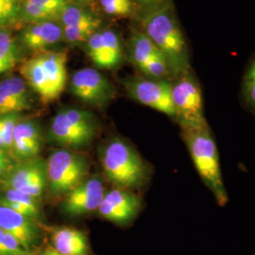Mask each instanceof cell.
Segmentation results:
<instances>
[{
  "label": "cell",
  "instance_id": "obj_24",
  "mask_svg": "<svg viewBox=\"0 0 255 255\" xmlns=\"http://www.w3.org/2000/svg\"><path fill=\"white\" fill-rule=\"evenodd\" d=\"M0 255H32L15 237L0 228Z\"/></svg>",
  "mask_w": 255,
  "mask_h": 255
},
{
  "label": "cell",
  "instance_id": "obj_2",
  "mask_svg": "<svg viewBox=\"0 0 255 255\" xmlns=\"http://www.w3.org/2000/svg\"><path fill=\"white\" fill-rule=\"evenodd\" d=\"M182 135L202 182L219 206H225L228 202V194L222 179L218 146L209 125L184 129Z\"/></svg>",
  "mask_w": 255,
  "mask_h": 255
},
{
  "label": "cell",
  "instance_id": "obj_17",
  "mask_svg": "<svg viewBox=\"0 0 255 255\" xmlns=\"http://www.w3.org/2000/svg\"><path fill=\"white\" fill-rule=\"evenodd\" d=\"M20 38L22 44L28 49L42 51L64 38L63 28L55 20L31 23L23 29Z\"/></svg>",
  "mask_w": 255,
  "mask_h": 255
},
{
  "label": "cell",
  "instance_id": "obj_29",
  "mask_svg": "<svg viewBox=\"0 0 255 255\" xmlns=\"http://www.w3.org/2000/svg\"><path fill=\"white\" fill-rule=\"evenodd\" d=\"M11 164L8 155L4 150H0V178H4L9 169L11 168Z\"/></svg>",
  "mask_w": 255,
  "mask_h": 255
},
{
  "label": "cell",
  "instance_id": "obj_8",
  "mask_svg": "<svg viewBox=\"0 0 255 255\" xmlns=\"http://www.w3.org/2000/svg\"><path fill=\"white\" fill-rule=\"evenodd\" d=\"M124 85L134 101L175 119L172 86L166 79L132 78L124 82Z\"/></svg>",
  "mask_w": 255,
  "mask_h": 255
},
{
  "label": "cell",
  "instance_id": "obj_11",
  "mask_svg": "<svg viewBox=\"0 0 255 255\" xmlns=\"http://www.w3.org/2000/svg\"><path fill=\"white\" fill-rule=\"evenodd\" d=\"M58 22L63 28V39L71 45L86 42L101 26V19L79 5L69 3L61 11Z\"/></svg>",
  "mask_w": 255,
  "mask_h": 255
},
{
  "label": "cell",
  "instance_id": "obj_7",
  "mask_svg": "<svg viewBox=\"0 0 255 255\" xmlns=\"http://www.w3.org/2000/svg\"><path fill=\"white\" fill-rule=\"evenodd\" d=\"M88 162L82 155L66 149L56 150L46 162V176L50 191L69 193L85 181Z\"/></svg>",
  "mask_w": 255,
  "mask_h": 255
},
{
  "label": "cell",
  "instance_id": "obj_1",
  "mask_svg": "<svg viewBox=\"0 0 255 255\" xmlns=\"http://www.w3.org/2000/svg\"><path fill=\"white\" fill-rule=\"evenodd\" d=\"M140 22L142 31L164 55L171 76L191 70L188 46L170 0L144 7Z\"/></svg>",
  "mask_w": 255,
  "mask_h": 255
},
{
  "label": "cell",
  "instance_id": "obj_20",
  "mask_svg": "<svg viewBox=\"0 0 255 255\" xmlns=\"http://www.w3.org/2000/svg\"><path fill=\"white\" fill-rule=\"evenodd\" d=\"M128 55L132 64L142 71L155 58L163 55L143 31H135L128 44Z\"/></svg>",
  "mask_w": 255,
  "mask_h": 255
},
{
  "label": "cell",
  "instance_id": "obj_16",
  "mask_svg": "<svg viewBox=\"0 0 255 255\" xmlns=\"http://www.w3.org/2000/svg\"><path fill=\"white\" fill-rule=\"evenodd\" d=\"M42 147V132L34 120H19L13 132L11 151L20 161L37 157Z\"/></svg>",
  "mask_w": 255,
  "mask_h": 255
},
{
  "label": "cell",
  "instance_id": "obj_23",
  "mask_svg": "<svg viewBox=\"0 0 255 255\" xmlns=\"http://www.w3.org/2000/svg\"><path fill=\"white\" fill-rule=\"evenodd\" d=\"M242 97L248 108L255 112V59L249 65L244 76Z\"/></svg>",
  "mask_w": 255,
  "mask_h": 255
},
{
  "label": "cell",
  "instance_id": "obj_19",
  "mask_svg": "<svg viewBox=\"0 0 255 255\" xmlns=\"http://www.w3.org/2000/svg\"><path fill=\"white\" fill-rule=\"evenodd\" d=\"M54 249L62 255H89V247L85 235L73 228L55 229L52 234Z\"/></svg>",
  "mask_w": 255,
  "mask_h": 255
},
{
  "label": "cell",
  "instance_id": "obj_15",
  "mask_svg": "<svg viewBox=\"0 0 255 255\" xmlns=\"http://www.w3.org/2000/svg\"><path fill=\"white\" fill-rule=\"evenodd\" d=\"M0 228L15 237L19 243L31 252L40 237L33 219L27 218L0 203Z\"/></svg>",
  "mask_w": 255,
  "mask_h": 255
},
{
  "label": "cell",
  "instance_id": "obj_31",
  "mask_svg": "<svg viewBox=\"0 0 255 255\" xmlns=\"http://www.w3.org/2000/svg\"><path fill=\"white\" fill-rule=\"evenodd\" d=\"M41 255H62L59 254L55 249H47Z\"/></svg>",
  "mask_w": 255,
  "mask_h": 255
},
{
  "label": "cell",
  "instance_id": "obj_13",
  "mask_svg": "<svg viewBox=\"0 0 255 255\" xmlns=\"http://www.w3.org/2000/svg\"><path fill=\"white\" fill-rule=\"evenodd\" d=\"M105 194L101 180L89 179L67 193L62 207L65 214L72 217L87 215L99 209Z\"/></svg>",
  "mask_w": 255,
  "mask_h": 255
},
{
  "label": "cell",
  "instance_id": "obj_22",
  "mask_svg": "<svg viewBox=\"0 0 255 255\" xmlns=\"http://www.w3.org/2000/svg\"><path fill=\"white\" fill-rule=\"evenodd\" d=\"M21 59V52L14 38L0 28V76L12 69Z\"/></svg>",
  "mask_w": 255,
  "mask_h": 255
},
{
  "label": "cell",
  "instance_id": "obj_27",
  "mask_svg": "<svg viewBox=\"0 0 255 255\" xmlns=\"http://www.w3.org/2000/svg\"><path fill=\"white\" fill-rule=\"evenodd\" d=\"M20 4L17 0H0V27L13 23L19 16Z\"/></svg>",
  "mask_w": 255,
  "mask_h": 255
},
{
  "label": "cell",
  "instance_id": "obj_25",
  "mask_svg": "<svg viewBox=\"0 0 255 255\" xmlns=\"http://www.w3.org/2000/svg\"><path fill=\"white\" fill-rule=\"evenodd\" d=\"M18 121V114H10L0 117V136L4 142L5 150H11L13 132Z\"/></svg>",
  "mask_w": 255,
  "mask_h": 255
},
{
  "label": "cell",
  "instance_id": "obj_6",
  "mask_svg": "<svg viewBox=\"0 0 255 255\" xmlns=\"http://www.w3.org/2000/svg\"><path fill=\"white\" fill-rule=\"evenodd\" d=\"M96 121L90 112L68 108L56 114L50 125V138L61 146H88L96 134Z\"/></svg>",
  "mask_w": 255,
  "mask_h": 255
},
{
  "label": "cell",
  "instance_id": "obj_28",
  "mask_svg": "<svg viewBox=\"0 0 255 255\" xmlns=\"http://www.w3.org/2000/svg\"><path fill=\"white\" fill-rule=\"evenodd\" d=\"M22 1H26L40 8L53 11L58 15H60L61 11L66 5L71 3L70 0H22Z\"/></svg>",
  "mask_w": 255,
  "mask_h": 255
},
{
  "label": "cell",
  "instance_id": "obj_3",
  "mask_svg": "<svg viewBox=\"0 0 255 255\" xmlns=\"http://www.w3.org/2000/svg\"><path fill=\"white\" fill-rule=\"evenodd\" d=\"M67 53L41 52L27 60L20 67L21 75L45 103L56 101L67 81Z\"/></svg>",
  "mask_w": 255,
  "mask_h": 255
},
{
  "label": "cell",
  "instance_id": "obj_12",
  "mask_svg": "<svg viewBox=\"0 0 255 255\" xmlns=\"http://www.w3.org/2000/svg\"><path fill=\"white\" fill-rule=\"evenodd\" d=\"M87 54L101 68L113 69L123 61V51L119 35L112 29L96 31L86 41Z\"/></svg>",
  "mask_w": 255,
  "mask_h": 255
},
{
  "label": "cell",
  "instance_id": "obj_4",
  "mask_svg": "<svg viewBox=\"0 0 255 255\" xmlns=\"http://www.w3.org/2000/svg\"><path fill=\"white\" fill-rule=\"evenodd\" d=\"M103 170L108 180L122 188H134L146 180V166L141 156L125 141L114 139L101 151Z\"/></svg>",
  "mask_w": 255,
  "mask_h": 255
},
{
  "label": "cell",
  "instance_id": "obj_26",
  "mask_svg": "<svg viewBox=\"0 0 255 255\" xmlns=\"http://www.w3.org/2000/svg\"><path fill=\"white\" fill-rule=\"evenodd\" d=\"M101 8L110 15L128 16L131 13V0H99Z\"/></svg>",
  "mask_w": 255,
  "mask_h": 255
},
{
  "label": "cell",
  "instance_id": "obj_14",
  "mask_svg": "<svg viewBox=\"0 0 255 255\" xmlns=\"http://www.w3.org/2000/svg\"><path fill=\"white\" fill-rule=\"evenodd\" d=\"M141 209V200L131 192L115 189L105 194L99 207L104 219L117 224H125L136 217Z\"/></svg>",
  "mask_w": 255,
  "mask_h": 255
},
{
  "label": "cell",
  "instance_id": "obj_18",
  "mask_svg": "<svg viewBox=\"0 0 255 255\" xmlns=\"http://www.w3.org/2000/svg\"><path fill=\"white\" fill-rule=\"evenodd\" d=\"M31 107V100L24 80L11 77L0 82V117L18 114Z\"/></svg>",
  "mask_w": 255,
  "mask_h": 255
},
{
  "label": "cell",
  "instance_id": "obj_32",
  "mask_svg": "<svg viewBox=\"0 0 255 255\" xmlns=\"http://www.w3.org/2000/svg\"><path fill=\"white\" fill-rule=\"evenodd\" d=\"M71 1H74V2H76L78 4H80V3H82V4H88V3H91L92 1H94V0H70V2Z\"/></svg>",
  "mask_w": 255,
  "mask_h": 255
},
{
  "label": "cell",
  "instance_id": "obj_5",
  "mask_svg": "<svg viewBox=\"0 0 255 255\" xmlns=\"http://www.w3.org/2000/svg\"><path fill=\"white\" fill-rule=\"evenodd\" d=\"M171 86L175 119L182 130L207 125L201 84L192 70L176 77Z\"/></svg>",
  "mask_w": 255,
  "mask_h": 255
},
{
  "label": "cell",
  "instance_id": "obj_30",
  "mask_svg": "<svg viewBox=\"0 0 255 255\" xmlns=\"http://www.w3.org/2000/svg\"><path fill=\"white\" fill-rule=\"evenodd\" d=\"M140 4H142L144 7H146V6H149V5H152V4H155V3H159V2H162V1H164V0H137Z\"/></svg>",
  "mask_w": 255,
  "mask_h": 255
},
{
  "label": "cell",
  "instance_id": "obj_9",
  "mask_svg": "<svg viewBox=\"0 0 255 255\" xmlns=\"http://www.w3.org/2000/svg\"><path fill=\"white\" fill-rule=\"evenodd\" d=\"M46 181V162L38 157L12 165L4 177V184L7 189L24 192L36 200L40 199L45 191Z\"/></svg>",
  "mask_w": 255,
  "mask_h": 255
},
{
  "label": "cell",
  "instance_id": "obj_21",
  "mask_svg": "<svg viewBox=\"0 0 255 255\" xmlns=\"http://www.w3.org/2000/svg\"><path fill=\"white\" fill-rule=\"evenodd\" d=\"M0 203L33 220L40 217L36 199L24 192L7 189L0 198Z\"/></svg>",
  "mask_w": 255,
  "mask_h": 255
},
{
  "label": "cell",
  "instance_id": "obj_10",
  "mask_svg": "<svg viewBox=\"0 0 255 255\" xmlns=\"http://www.w3.org/2000/svg\"><path fill=\"white\" fill-rule=\"evenodd\" d=\"M70 90L81 101L95 106H103L116 96L109 80L94 68H83L75 72Z\"/></svg>",
  "mask_w": 255,
  "mask_h": 255
}]
</instances>
